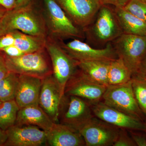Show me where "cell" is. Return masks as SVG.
Masks as SVG:
<instances>
[{"label": "cell", "mask_w": 146, "mask_h": 146, "mask_svg": "<svg viewBox=\"0 0 146 146\" xmlns=\"http://www.w3.org/2000/svg\"><path fill=\"white\" fill-rule=\"evenodd\" d=\"M73 23L85 29L91 25L102 4L100 0H56Z\"/></svg>", "instance_id": "10"}, {"label": "cell", "mask_w": 146, "mask_h": 146, "mask_svg": "<svg viewBox=\"0 0 146 146\" xmlns=\"http://www.w3.org/2000/svg\"><path fill=\"white\" fill-rule=\"evenodd\" d=\"M120 128L94 117L78 131L86 146H113Z\"/></svg>", "instance_id": "9"}, {"label": "cell", "mask_w": 146, "mask_h": 146, "mask_svg": "<svg viewBox=\"0 0 146 146\" xmlns=\"http://www.w3.org/2000/svg\"><path fill=\"white\" fill-rule=\"evenodd\" d=\"M142 1H144L146 2V0H142Z\"/></svg>", "instance_id": "38"}, {"label": "cell", "mask_w": 146, "mask_h": 146, "mask_svg": "<svg viewBox=\"0 0 146 146\" xmlns=\"http://www.w3.org/2000/svg\"><path fill=\"white\" fill-rule=\"evenodd\" d=\"M58 42L65 52L76 61L111 60L117 58L114 47L110 43H108L103 48L96 49L78 39L66 43L61 42V40Z\"/></svg>", "instance_id": "11"}, {"label": "cell", "mask_w": 146, "mask_h": 146, "mask_svg": "<svg viewBox=\"0 0 146 146\" xmlns=\"http://www.w3.org/2000/svg\"><path fill=\"white\" fill-rule=\"evenodd\" d=\"M7 139L4 146L46 145V132L36 126L16 125L6 130Z\"/></svg>", "instance_id": "15"}, {"label": "cell", "mask_w": 146, "mask_h": 146, "mask_svg": "<svg viewBox=\"0 0 146 146\" xmlns=\"http://www.w3.org/2000/svg\"><path fill=\"white\" fill-rule=\"evenodd\" d=\"M0 6L7 10H12L17 6V0H0Z\"/></svg>", "instance_id": "32"}, {"label": "cell", "mask_w": 146, "mask_h": 146, "mask_svg": "<svg viewBox=\"0 0 146 146\" xmlns=\"http://www.w3.org/2000/svg\"><path fill=\"white\" fill-rule=\"evenodd\" d=\"M14 40L15 38L13 31L0 36V52H1L5 48L13 45Z\"/></svg>", "instance_id": "28"}, {"label": "cell", "mask_w": 146, "mask_h": 146, "mask_svg": "<svg viewBox=\"0 0 146 146\" xmlns=\"http://www.w3.org/2000/svg\"><path fill=\"white\" fill-rule=\"evenodd\" d=\"M145 122V123H146V121ZM145 134H146V131L145 132Z\"/></svg>", "instance_id": "40"}, {"label": "cell", "mask_w": 146, "mask_h": 146, "mask_svg": "<svg viewBox=\"0 0 146 146\" xmlns=\"http://www.w3.org/2000/svg\"><path fill=\"white\" fill-rule=\"evenodd\" d=\"M132 74L121 58L110 61L108 75V86L123 84L130 81Z\"/></svg>", "instance_id": "21"}, {"label": "cell", "mask_w": 146, "mask_h": 146, "mask_svg": "<svg viewBox=\"0 0 146 146\" xmlns=\"http://www.w3.org/2000/svg\"><path fill=\"white\" fill-rule=\"evenodd\" d=\"M1 52L7 56L11 57H17L21 56L25 54L21 50L14 46H9L5 48Z\"/></svg>", "instance_id": "29"}, {"label": "cell", "mask_w": 146, "mask_h": 146, "mask_svg": "<svg viewBox=\"0 0 146 146\" xmlns=\"http://www.w3.org/2000/svg\"><path fill=\"white\" fill-rule=\"evenodd\" d=\"M19 75L9 72L0 81V100L2 102L15 100L19 83Z\"/></svg>", "instance_id": "23"}, {"label": "cell", "mask_w": 146, "mask_h": 146, "mask_svg": "<svg viewBox=\"0 0 146 146\" xmlns=\"http://www.w3.org/2000/svg\"><path fill=\"white\" fill-rule=\"evenodd\" d=\"M1 18H0V36H1L3 35L1 29Z\"/></svg>", "instance_id": "37"}, {"label": "cell", "mask_w": 146, "mask_h": 146, "mask_svg": "<svg viewBox=\"0 0 146 146\" xmlns=\"http://www.w3.org/2000/svg\"><path fill=\"white\" fill-rule=\"evenodd\" d=\"M124 8L146 22V2L142 0H130Z\"/></svg>", "instance_id": "25"}, {"label": "cell", "mask_w": 146, "mask_h": 146, "mask_svg": "<svg viewBox=\"0 0 146 146\" xmlns=\"http://www.w3.org/2000/svg\"><path fill=\"white\" fill-rule=\"evenodd\" d=\"M94 117L89 102L79 97L65 95L59 123L78 131Z\"/></svg>", "instance_id": "7"}, {"label": "cell", "mask_w": 146, "mask_h": 146, "mask_svg": "<svg viewBox=\"0 0 146 146\" xmlns=\"http://www.w3.org/2000/svg\"><path fill=\"white\" fill-rule=\"evenodd\" d=\"M131 81L136 102L146 117V79L139 76H133Z\"/></svg>", "instance_id": "24"}, {"label": "cell", "mask_w": 146, "mask_h": 146, "mask_svg": "<svg viewBox=\"0 0 146 146\" xmlns=\"http://www.w3.org/2000/svg\"><path fill=\"white\" fill-rule=\"evenodd\" d=\"M4 54L9 72L42 79L52 74L51 62L46 48L17 57Z\"/></svg>", "instance_id": "2"}, {"label": "cell", "mask_w": 146, "mask_h": 146, "mask_svg": "<svg viewBox=\"0 0 146 146\" xmlns=\"http://www.w3.org/2000/svg\"><path fill=\"white\" fill-rule=\"evenodd\" d=\"M112 42L117 57L136 75L146 56V36L123 33Z\"/></svg>", "instance_id": "4"}, {"label": "cell", "mask_w": 146, "mask_h": 146, "mask_svg": "<svg viewBox=\"0 0 146 146\" xmlns=\"http://www.w3.org/2000/svg\"><path fill=\"white\" fill-rule=\"evenodd\" d=\"M20 108L15 100L0 104V128L6 131L15 125Z\"/></svg>", "instance_id": "22"}, {"label": "cell", "mask_w": 146, "mask_h": 146, "mask_svg": "<svg viewBox=\"0 0 146 146\" xmlns=\"http://www.w3.org/2000/svg\"><path fill=\"white\" fill-rule=\"evenodd\" d=\"M135 76H138L142 77H146V56L141 63L138 72Z\"/></svg>", "instance_id": "33"}, {"label": "cell", "mask_w": 146, "mask_h": 146, "mask_svg": "<svg viewBox=\"0 0 146 146\" xmlns=\"http://www.w3.org/2000/svg\"><path fill=\"white\" fill-rule=\"evenodd\" d=\"M102 101L138 119L146 121L134 96L131 80L123 84L108 86Z\"/></svg>", "instance_id": "5"}, {"label": "cell", "mask_w": 146, "mask_h": 146, "mask_svg": "<svg viewBox=\"0 0 146 146\" xmlns=\"http://www.w3.org/2000/svg\"><path fill=\"white\" fill-rule=\"evenodd\" d=\"M136 146H146L145 132L141 131L128 130Z\"/></svg>", "instance_id": "27"}, {"label": "cell", "mask_w": 146, "mask_h": 146, "mask_svg": "<svg viewBox=\"0 0 146 146\" xmlns=\"http://www.w3.org/2000/svg\"><path fill=\"white\" fill-rule=\"evenodd\" d=\"M3 35L14 30L26 34L46 37L48 33L43 14L31 3L25 6L7 11L1 20Z\"/></svg>", "instance_id": "1"}, {"label": "cell", "mask_w": 146, "mask_h": 146, "mask_svg": "<svg viewBox=\"0 0 146 146\" xmlns=\"http://www.w3.org/2000/svg\"><path fill=\"white\" fill-rule=\"evenodd\" d=\"M43 1V16L49 36L60 40L66 38H83L81 29L73 23L56 0Z\"/></svg>", "instance_id": "3"}, {"label": "cell", "mask_w": 146, "mask_h": 146, "mask_svg": "<svg viewBox=\"0 0 146 146\" xmlns=\"http://www.w3.org/2000/svg\"><path fill=\"white\" fill-rule=\"evenodd\" d=\"M130 0H100L103 5H111L115 7H124Z\"/></svg>", "instance_id": "31"}, {"label": "cell", "mask_w": 146, "mask_h": 146, "mask_svg": "<svg viewBox=\"0 0 146 146\" xmlns=\"http://www.w3.org/2000/svg\"><path fill=\"white\" fill-rule=\"evenodd\" d=\"M94 116L120 129L146 131V123L136 118L106 104L103 102L91 105Z\"/></svg>", "instance_id": "13"}, {"label": "cell", "mask_w": 146, "mask_h": 146, "mask_svg": "<svg viewBox=\"0 0 146 146\" xmlns=\"http://www.w3.org/2000/svg\"><path fill=\"white\" fill-rule=\"evenodd\" d=\"M7 139V134L6 131L0 128V146H4Z\"/></svg>", "instance_id": "34"}, {"label": "cell", "mask_w": 146, "mask_h": 146, "mask_svg": "<svg viewBox=\"0 0 146 146\" xmlns=\"http://www.w3.org/2000/svg\"><path fill=\"white\" fill-rule=\"evenodd\" d=\"M114 11L123 33L146 36V22L123 7H115Z\"/></svg>", "instance_id": "19"}, {"label": "cell", "mask_w": 146, "mask_h": 146, "mask_svg": "<svg viewBox=\"0 0 146 146\" xmlns=\"http://www.w3.org/2000/svg\"><path fill=\"white\" fill-rule=\"evenodd\" d=\"M113 146H136L128 130L124 129H120L117 140Z\"/></svg>", "instance_id": "26"}, {"label": "cell", "mask_w": 146, "mask_h": 146, "mask_svg": "<svg viewBox=\"0 0 146 146\" xmlns=\"http://www.w3.org/2000/svg\"><path fill=\"white\" fill-rule=\"evenodd\" d=\"M42 79L32 76L19 75L15 101L20 108L38 105Z\"/></svg>", "instance_id": "16"}, {"label": "cell", "mask_w": 146, "mask_h": 146, "mask_svg": "<svg viewBox=\"0 0 146 146\" xmlns=\"http://www.w3.org/2000/svg\"><path fill=\"white\" fill-rule=\"evenodd\" d=\"M111 60L76 61V62L77 68L89 78L97 83L108 86V75Z\"/></svg>", "instance_id": "20"}, {"label": "cell", "mask_w": 146, "mask_h": 146, "mask_svg": "<svg viewBox=\"0 0 146 146\" xmlns=\"http://www.w3.org/2000/svg\"><path fill=\"white\" fill-rule=\"evenodd\" d=\"M46 132V143L50 146H83L85 143L78 131L60 123H54Z\"/></svg>", "instance_id": "17"}, {"label": "cell", "mask_w": 146, "mask_h": 146, "mask_svg": "<svg viewBox=\"0 0 146 146\" xmlns=\"http://www.w3.org/2000/svg\"><path fill=\"white\" fill-rule=\"evenodd\" d=\"M31 0H17V7L25 6L31 3Z\"/></svg>", "instance_id": "35"}, {"label": "cell", "mask_w": 146, "mask_h": 146, "mask_svg": "<svg viewBox=\"0 0 146 146\" xmlns=\"http://www.w3.org/2000/svg\"><path fill=\"white\" fill-rule=\"evenodd\" d=\"M64 96L53 74L42 79L38 105L54 123H59Z\"/></svg>", "instance_id": "12"}, {"label": "cell", "mask_w": 146, "mask_h": 146, "mask_svg": "<svg viewBox=\"0 0 146 146\" xmlns=\"http://www.w3.org/2000/svg\"><path fill=\"white\" fill-rule=\"evenodd\" d=\"M54 123L39 105H34L20 108L15 124L36 126L47 132Z\"/></svg>", "instance_id": "18"}, {"label": "cell", "mask_w": 146, "mask_h": 146, "mask_svg": "<svg viewBox=\"0 0 146 146\" xmlns=\"http://www.w3.org/2000/svg\"><path fill=\"white\" fill-rule=\"evenodd\" d=\"M1 102H1V100H0V104H1Z\"/></svg>", "instance_id": "39"}, {"label": "cell", "mask_w": 146, "mask_h": 146, "mask_svg": "<svg viewBox=\"0 0 146 146\" xmlns=\"http://www.w3.org/2000/svg\"><path fill=\"white\" fill-rule=\"evenodd\" d=\"M107 86L93 81L77 68L67 82L64 94L79 97L94 104L102 101Z\"/></svg>", "instance_id": "8"}, {"label": "cell", "mask_w": 146, "mask_h": 146, "mask_svg": "<svg viewBox=\"0 0 146 146\" xmlns=\"http://www.w3.org/2000/svg\"><path fill=\"white\" fill-rule=\"evenodd\" d=\"M6 62L4 54L0 52V81L9 73Z\"/></svg>", "instance_id": "30"}, {"label": "cell", "mask_w": 146, "mask_h": 146, "mask_svg": "<svg viewBox=\"0 0 146 146\" xmlns=\"http://www.w3.org/2000/svg\"><path fill=\"white\" fill-rule=\"evenodd\" d=\"M98 14L92 32L98 42L108 44L123 34L114 9L107 5H103Z\"/></svg>", "instance_id": "14"}, {"label": "cell", "mask_w": 146, "mask_h": 146, "mask_svg": "<svg viewBox=\"0 0 146 146\" xmlns=\"http://www.w3.org/2000/svg\"><path fill=\"white\" fill-rule=\"evenodd\" d=\"M45 48L49 56L52 68V74L65 95V86L77 69L76 62L60 46L56 39L48 35Z\"/></svg>", "instance_id": "6"}, {"label": "cell", "mask_w": 146, "mask_h": 146, "mask_svg": "<svg viewBox=\"0 0 146 146\" xmlns=\"http://www.w3.org/2000/svg\"><path fill=\"white\" fill-rule=\"evenodd\" d=\"M6 9L0 6V18H2L7 11Z\"/></svg>", "instance_id": "36"}, {"label": "cell", "mask_w": 146, "mask_h": 146, "mask_svg": "<svg viewBox=\"0 0 146 146\" xmlns=\"http://www.w3.org/2000/svg\"><path fill=\"white\" fill-rule=\"evenodd\" d=\"M143 78H145L146 79V77H143Z\"/></svg>", "instance_id": "41"}]
</instances>
